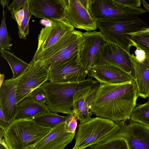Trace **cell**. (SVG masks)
<instances>
[{
  "label": "cell",
  "instance_id": "8d00e7d4",
  "mask_svg": "<svg viewBox=\"0 0 149 149\" xmlns=\"http://www.w3.org/2000/svg\"><path fill=\"white\" fill-rule=\"evenodd\" d=\"M140 33H144L149 34V27L142 31L135 33H130L128 34L130 36L131 38L132 36L134 35Z\"/></svg>",
  "mask_w": 149,
  "mask_h": 149
},
{
  "label": "cell",
  "instance_id": "1f68e13d",
  "mask_svg": "<svg viewBox=\"0 0 149 149\" xmlns=\"http://www.w3.org/2000/svg\"><path fill=\"white\" fill-rule=\"evenodd\" d=\"M116 1L123 5L129 7L140 8L141 4V0H115Z\"/></svg>",
  "mask_w": 149,
  "mask_h": 149
},
{
  "label": "cell",
  "instance_id": "f1b7e54d",
  "mask_svg": "<svg viewBox=\"0 0 149 149\" xmlns=\"http://www.w3.org/2000/svg\"><path fill=\"white\" fill-rule=\"evenodd\" d=\"M77 117L73 112L71 115H69L68 118L66 121V129L68 132L74 133L77 126Z\"/></svg>",
  "mask_w": 149,
  "mask_h": 149
},
{
  "label": "cell",
  "instance_id": "d590c367",
  "mask_svg": "<svg viewBox=\"0 0 149 149\" xmlns=\"http://www.w3.org/2000/svg\"><path fill=\"white\" fill-rule=\"evenodd\" d=\"M0 149H10L5 143L3 138L0 139Z\"/></svg>",
  "mask_w": 149,
  "mask_h": 149
},
{
  "label": "cell",
  "instance_id": "74e56055",
  "mask_svg": "<svg viewBox=\"0 0 149 149\" xmlns=\"http://www.w3.org/2000/svg\"><path fill=\"white\" fill-rule=\"evenodd\" d=\"M9 1H10L9 0H1L0 3L2 7H4L5 8V7H8V5Z\"/></svg>",
  "mask_w": 149,
  "mask_h": 149
},
{
  "label": "cell",
  "instance_id": "5b68a950",
  "mask_svg": "<svg viewBox=\"0 0 149 149\" xmlns=\"http://www.w3.org/2000/svg\"><path fill=\"white\" fill-rule=\"evenodd\" d=\"M83 39V33L74 30L63 36L56 44L32 59L40 61L49 70H54L78 53Z\"/></svg>",
  "mask_w": 149,
  "mask_h": 149
},
{
  "label": "cell",
  "instance_id": "484cf974",
  "mask_svg": "<svg viewBox=\"0 0 149 149\" xmlns=\"http://www.w3.org/2000/svg\"><path fill=\"white\" fill-rule=\"evenodd\" d=\"M2 7V18L0 29V49L11 50L10 47L12 44H10V42L12 39L8 34L5 21L4 8Z\"/></svg>",
  "mask_w": 149,
  "mask_h": 149
},
{
  "label": "cell",
  "instance_id": "ac0fdd59",
  "mask_svg": "<svg viewBox=\"0 0 149 149\" xmlns=\"http://www.w3.org/2000/svg\"><path fill=\"white\" fill-rule=\"evenodd\" d=\"M66 125V122L52 128L35 144L34 149H64L71 142L75 134L68 132Z\"/></svg>",
  "mask_w": 149,
  "mask_h": 149
},
{
  "label": "cell",
  "instance_id": "ab89813d",
  "mask_svg": "<svg viewBox=\"0 0 149 149\" xmlns=\"http://www.w3.org/2000/svg\"><path fill=\"white\" fill-rule=\"evenodd\" d=\"M4 74H0V85H1L3 83L4 79Z\"/></svg>",
  "mask_w": 149,
  "mask_h": 149
},
{
  "label": "cell",
  "instance_id": "d4e9b609",
  "mask_svg": "<svg viewBox=\"0 0 149 149\" xmlns=\"http://www.w3.org/2000/svg\"><path fill=\"white\" fill-rule=\"evenodd\" d=\"M89 149H128L127 143L123 138L116 136L93 145Z\"/></svg>",
  "mask_w": 149,
  "mask_h": 149
},
{
  "label": "cell",
  "instance_id": "f546056e",
  "mask_svg": "<svg viewBox=\"0 0 149 149\" xmlns=\"http://www.w3.org/2000/svg\"><path fill=\"white\" fill-rule=\"evenodd\" d=\"M29 96L37 102L43 104L46 103V96L40 87L34 90Z\"/></svg>",
  "mask_w": 149,
  "mask_h": 149
},
{
  "label": "cell",
  "instance_id": "4fadbf2b",
  "mask_svg": "<svg viewBox=\"0 0 149 149\" xmlns=\"http://www.w3.org/2000/svg\"><path fill=\"white\" fill-rule=\"evenodd\" d=\"M83 36L78 54L82 63L90 71L91 68L94 66L99 49L107 41L100 31H86L83 33Z\"/></svg>",
  "mask_w": 149,
  "mask_h": 149
},
{
  "label": "cell",
  "instance_id": "4dcf8cb0",
  "mask_svg": "<svg viewBox=\"0 0 149 149\" xmlns=\"http://www.w3.org/2000/svg\"><path fill=\"white\" fill-rule=\"evenodd\" d=\"M26 1L27 0H14L7 8L10 11H18L21 10Z\"/></svg>",
  "mask_w": 149,
  "mask_h": 149
},
{
  "label": "cell",
  "instance_id": "f35d334b",
  "mask_svg": "<svg viewBox=\"0 0 149 149\" xmlns=\"http://www.w3.org/2000/svg\"><path fill=\"white\" fill-rule=\"evenodd\" d=\"M142 3L145 8L149 12V5L144 0H142Z\"/></svg>",
  "mask_w": 149,
  "mask_h": 149
},
{
  "label": "cell",
  "instance_id": "8992f818",
  "mask_svg": "<svg viewBox=\"0 0 149 149\" xmlns=\"http://www.w3.org/2000/svg\"><path fill=\"white\" fill-rule=\"evenodd\" d=\"M120 128L118 122L97 117L79 123L72 149H84L116 136Z\"/></svg>",
  "mask_w": 149,
  "mask_h": 149
},
{
  "label": "cell",
  "instance_id": "ffe728a7",
  "mask_svg": "<svg viewBox=\"0 0 149 149\" xmlns=\"http://www.w3.org/2000/svg\"><path fill=\"white\" fill-rule=\"evenodd\" d=\"M99 85L80 92L74 97L73 111L76 114L80 123L87 122L91 118L93 113L90 110L91 105Z\"/></svg>",
  "mask_w": 149,
  "mask_h": 149
},
{
  "label": "cell",
  "instance_id": "7c38bea8",
  "mask_svg": "<svg viewBox=\"0 0 149 149\" xmlns=\"http://www.w3.org/2000/svg\"><path fill=\"white\" fill-rule=\"evenodd\" d=\"M51 22V25L42 28L38 36V47L33 56L51 47L65 34L74 30L65 17Z\"/></svg>",
  "mask_w": 149,
  "mask_h": 149
},
{
  "label": "cell",
  "instance_id": "83f0119b",
  "mask_svg": "<svg viewBox=\"0 0 149 149\" xmlns=\"http://www.w3.org/2000/svg\"><path fill=\"white\" fill-rule=\"evenodd\" d=\"M132 40L138 47L149 56V34L140 33L131 37Z\"/></svg>",
  "mask_w": 149,
  "mask_h": 149
},
{
  "label": "cell",
  "instance_id": "4316f807",
  "mask_svg": "<svg viewBox=\"0 0 149 149\" xmlns=\"http://www.w3.org/2000/svg\"><path fill=\"white\" fill-rule=\"evenodd\" d=\"M22 8L24 10V15L21 25L18 26V34L20 39L25 40L29 33V23L32 15L29 10L28 0H27Z\"/></svg>",
  "mask_w": 149,
  "mask_h": 149
},
{
  "label": "cell",
  "instance_id": "b9f144b4",
  "mask_svg": "<svg viewBox=\"0 0 149 149\" xmlns=\"http://www.w3.org/2000/svg\"><path fill=\"white\" fill-rule=\"evenodd\" d=\"M149 101V96L148 97V100H147V101Z\"/></svg>",
  "mask_w": 149,
  "mask_h": 149
},
{
  "label": "cell",
  "instance_id": "52a82bcc",
  "mask_svg": "<svg viewBox=\"0 0 149 149\" xmlns=\"http://www.w3.org/2000/svg\"><path fill=\"white\" fill-rule=\"evenodd\" d=\"M88 10L96 22L139 16L147 12L142 8L129 7L115 0H89Z\"/></svg>",
  "mask_w": 149,
  "mask_h": 149
},
{
  "label": "cell",
  "instance_id": "8fae6325",
  "mask_svg": "<svg viewBox=\"0 0 149 149\" xmlns=\"http://www.w3.org/2000/svg\"><path fill=\"white\" fill-rule=\"evenodd\" d=\"M49 71L48 81L57 83L82 81L86 79L89 72L80 60L78 54L55 69Z\"/></svg>",
  "mask_w": 149,
  "mask_h": 149
},
{
  "label": "cell",
  "instance_id": "30bf717a",
  "mask_svg": "<svg viewBox=\"0 0 149 149\" xmlns=\"http://www.w3.org/2000/svg\"><path fill=\"white\" fill-rule=\"evenodd\" d=\"M129 120L118 122V137L125 140L128 149H149V127Z\"/></svg>",
  "mask_w": 149,
  "mask_h": 149
},
{
  "label": "cell",
  "instance_id": "2e32d148",
  "mask_svg": "<svg viewBox=\"0 0 149 149\" xmlns=\"http://www.w3.org/2000/svg\"><path fill=\"white\" fill-rule=\"evenodd\" d=\"M22 75L15 79H10L4 81L0 85V108L11 122L15 119L17 113V90Z\"/></svg>",
  "mask_w": 149,
  "mask_h": 149
},
{
  "label": "cell",
  "instance_id": "5bb4252c",
  "mask_svg": "<svg viewBox=\"0 0 149 149\" xmlns=\"http://www.w3.org/2000/svg\"><path fill=\"white\" fill-rule=\"evenodd\" d=\"M65 17L74 27L87 31L96 30L97 22L79 0H65Z\"/></svg>",
  "mask_w": 149,
  "mask_h": 149
},
{
  "label": "cell",
  "instance_id": "9c48e42d",
  "mask_svg": "<svg viewBox=\"0 0 149 149\" xmlns=\"http://www.w3.org/2000/svg\"><path fill=\"white\" fill-rule=\"evenodd\" d=\"M128 53L119 45L107 41L99 49L95 61L94 66L110 65L127 73L134 78L133 65Z\"/></svg>",
  "mask_w": 149,
  "mask_h": 149
},
{
  "label": "cell",
  "instance_id": "836d02e7",
  "mask_svg": "<svg viewBox=\"0 0 149 149\" xmlns=\"http://www.w3.org/2000/svg\"><path fill=\"white\" fill-rule=\"evenodd\" d=\"M11 123V122L6 117L0 108V128L5 131L10 125Z\"/></svg>",
  "mask_w": 149,
  "mask_h": 149
},
{
  "label": "cell",
  "instance_id": "603a6c76",
  "mask_svg": "<svg viewBox=\"0 0 149 149\" xmlns=\"http://www.w3.org/2000/svg\"><path fill=\"white\" fill-rule=\"evenodd\" d=\"M69 117L60 115L51 112L34 118L32 119L39 125L52 129L59 124L66 122Z\"/></svg>",
  "mask_w": 149,
  "mask_h": 149
},
{
  "label": "cell",
  "instance_id": "cb8c5ba5",
  "mask_svg": "<svg viewBox=\"0 0 149 149\" xmlns=\"http://www.w3.org/2000/svg\"><path fill=\"white\" fill-rule=\"evenodd\" d=\"M130 119L149 127V101L136 106L131 112Z\"/></svg>",
  "mask_w": 149,
  "mask_h": 149
},
{
  "label": "cell",
  "instance_id": "7402d4cb",
  "mask_svg": "<svg viewBox=\"0 0 149 149\" xmlns=\"http://www.w3.org/2000/svg\"><path fill=\"white\" fill-rule=\"evenodd\" d=\"M0 51L1 56L7 61L11 68L13 73L11 79L20 77L29 68V63L17 57L13 53L5 49H0Z\"/></svg>",
  "mask_w": 149,
  "mask_h": 149
},
{
  "label": "cell",
  "instance_id": "7a4b0ae2",
  "mask_svg": "<svg viewBox=\"0 0 149 149\" xmlns=\"http://www.w3.org/2000/svg\"><path fill=\"white\" fill-rule=\"evenodd\" d=\"M98 82L89 77L78 82L57 83L46 82L40 88L46 97L47 104L50 111L70 115L73 113L74 98L80 92L93 88Z\"/></svg>",
  "mask_w": 149,
  "mask_h": 149
},
{
  "label": "cell",
  "instance_id": "277c9868",
  "mask_svg": "<svg viewBox=\"0 0 149 149\" xmlns=\"http://www.w3.org/2000/svg\"><path fill=\"white\" fill-rule=\"evenodd\" d=\"M52 129L32 119H15L4 131L3 139L10 149H25L35 146Z\"/></svg>",
  "mask_w": 149,
  "mask_h": 149
},
{
  "label": "cell",
  "instance_id": "ba28073f",
  "mask_svg": "<svg viewBox=\"0 0 149 149\" xmlns=\"http://www.w3.org/2000/svg\"><path fill=\"white\" fill-rule=\"evenodd\" d=\"M28 68L21 77L17 90L18 104L35 89L49 80V71L40 61L32 59Z\"/></svg>",
  "mask_w": 149,
  "mask_h": 149
},
{
  "label": "cell",
  "instance_id": "60d3db41",
  "mask_svg": "<svg viewBox=\"0 0 149 149\" xmlns=\"http://www.w3.org/2000/svg\"><path fill=\"white\" fill-rule=\"evenodd\" d=\"M34 146L28 147L25 149H34Z\"/></svg>",
  "mask_w": 149,
  "mask_h": 149
},
{
  "label": "cell",
  "instance_id": "3957f363",
  "mask_svg": "<svg viewBox=\"0 0 149 149\" xmlns=\"http://www.w3.org/2000/svg\"><path fill=\"white\" fill-rule=\"evenodd\" d=\"M97 27L107 41L116 43L128 53L136 47L129 33L142 31L149 27L138 16L97 22Z\"/></svg>",
  "mask_w": 149,
  "mask_h": 149
},
{
  "label": "cell",
  "instance_id": "9a60e30c",
  "mask_svg": "<svg viewBox=\"0 0 149 149\" xmlns=\"http://www.w3.org/2000/svg\"><path fill=\"white\" fill-rule=\"evenodd\" d=\"M30 13L36 17L49 21L65 17V0H28Z\"/></svg>",
  "mask_w": 149,
  "mask_h": 149
},
{
  "label": "cell",
  "instance_id": "44dd1931",
  "mask_svg": "<svg viewBox=\"0 0 149 149\" xmlns=\"http://www.w3.org/2000/svg\"><path fill=\"white\" fill-rule=\"evenodd\" d=\"M51 112L45 104L37 102L28 96L18 104L15 119H32Z\"/></svg>",
  "mask_w": 149,
  "mask_h": 149
},
{
  "label": "cell",
  "instance_id": "e575fe53",
  "mask_svg": "<svg viewBox=\"0 0 149 149\" xmlns=\"http://www.w3.org/2000/svg\"><path fill=\"white\" fill-rule=\"evenodd\" d=\"M136 48V49L134 51L135 56L139 61L143 62L146 58V54L145 52L140 48L137 47Z\"/></svg>",
  "mask_w": 149,
  "mask_h": 149
},
{
  "label": "cell",
  "instance_id": "6da1fadb",
  "mask_svg": "<svg viewBox=\"0 0 149 149\" xmlns=\"http://www.w3.org/2000/svg\"><path fill=\"white\" fill-rule=\"evenodd\" d=\"M138 97L134 79L118 84H100L90 110L97 117L115 122L129 120Z\"/></svg>",
  "mask_w": 149,
  "mask_h": 149
},
{
  "label": "cell",
  "instance_id": "e0dca14e",
  "mask_svg": "<svg viewBox=\"0 0 149 149\" xmlns=\"http://www.w3.org/2000/svg\"><path fill=\"white\" fill-rule=\"evenodd\" d=\"M89 72L91 78L95 79L100 84H118L134 79L122 70L110 65H95L91 68Z\"/></svg>",
  "mask_w": 149,
  "mask_h": 149
},
{
  "label": "cell",
  "instance_id": "d6986e66",
  "mask_svg": "<svg viewBox=\"0 0 149 149\" xmlns=\"http://www.w3.org/2000/svg\"><path fill=\"white\" fill-rule=\"evenodd\" d=\"M143 62L139 61L133 54H130L133 66L138 97L145 99L149 96V56Z\"/></svg>",
  "mask_w": 149,
  "mask_h": 149
},
{
  "label": "cell",
  "instance_id": "d6a6232c",
  "mask_svg": "<svg viewBox=\"0 0 149 149\" xmlns=\"http://www.w3.org/2000/svg\"><path fill=\"white\" fill-rule=\"evenodd\" d=\"M12 17L16 21L18 27L20 26L24 17V9H22L17 12L10 11Z\"/></svg>",
  "mask_w": 149,
  "mask_h": 149
}]
</instances>
